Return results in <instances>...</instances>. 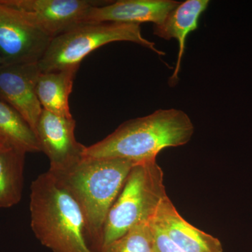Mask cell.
Masks as SVG:
<instances>
[{
	"label": "cell",
	"mask_w": 252,
	"mask_h": 252,
	"mask_svg": "<svg viewBox=\"0 0 252 252\" xmlns=\"http://www.w3.org/2000/svg\"><path fill=\"white\" fill-rule=\"evenodd\" d=\"M194 125L180 109H158L145 117L123 123L103 140L86 147V158H122L136 162L157 160L163 149L185 145Z\"/></svg>",
	"instance_id": "6da1fadb"
},
{
	"label": "cell",
	"mask_w": 252,
	"mask_h": 252,
	"mask_svg": "<svg viewBox=\"0 0 252 252\" xmlns=\"http://www.w3.org/2000/svg\"><path fill=\"white\" fill-rule=\"evenodd\" d=\"M31 225L53 252H94L87 241L84 214L74 197L51 172L32 182Z\"/></svg>",
	"instance_id": "7a4b0ae2"
},
{
	"label": "cell",
	"mask_w": 252,
	"mask_h": 252,
	"mask_svg": "<svg viewBox=\"0 0 252 252\" xmlns=\"http://www.w3.org/2000/svg\"><path fill=\"white\" fill-rule=\"evenodd\" d=\"M137 163L122 158H84L67 171L51 172L79 204L85 218L87 238L98 251L107 215Z\"/></svg>",
	"instance_id": "3957f363"
},
{
	"label": "cell",
	"mask_w": 252,
	"mask_h": 252,
	"mask_svg": "<svg viewBox=\"0 0 252 252\" xmlns=\"http://www.w3.org/2000/svg\"><path fill=\"white\" fill-rule=\"evenodd\" d=\"M167 195L163 171L157 160L134 165L107 215L99 252H103L135 225L153 220Z\"/></svg>",
	"instance_id": "277c9868"
},
{
	"label": "cell",
	"mask_w": 252,
	"mask_h": 252,
	"mask_svg": "<svg viewBox=\"0 0 252 252\" xmlns=\"http://www.w3.org/2000/svg\"><path fill=\"white\" fill-rule=\"evenodd\" d=\"M117 41H130L152 50L159 56L163 51L145 39L140 25L126 23H84L51 39L38 63L41 72L63 69L79 70L83 60L94 50Z\"/></svg>",
	"instance_id": "5b68a950"
},
{
	"label": "cell",
	"mask_w": 252,
	"mask_h": 252,
	"mask_svg": "<svg viewBox=\"0 0 252 252\" xmlns=\"http://www.w3.org/2000/svg\"><path fill=\"white\" fill-rule=\"evenodd\" d=\"M51 41L24 11L0 0V58L3 64L38 63Z\"/></svg>",
	"instance_id": "8992f818"
},
{
	"label": "cell",
	"mask_w": 252,
	"mask_h": 252,
	"mask_svg": "<svg viewBox=\"0 0 252 252\" xmlns=\"http://www.w3.org/2000/svg\"><path fill=\"white\" fill-rule=\"evenodd\" d=\"M76 121L60 117L43 109L36 124L35 134L41 152L49 158V171H67L84 159L86 146L75 137Z\"/></svg>",
	"instance_id": "52a82bcc"
},
{
	"label": "cell",
	"mask_w": 252,
	"mask_h": 252,
	"mask_svg": "<svg viewBox=\"0 0 252 252\" xmlns=\"http://www.w3.org/2000/svg\"><path fill=\"white\" fill-rule=\"evenodd\" d=\"M24 11L51 39L84 24L93 7L108 1L94 0H2Z\"/></svg>",
	"instance_id": "ba28073f"
},
{
	"label": "cell",
	"mask_w": 252,
	"mask_h": 252,
	"mask_svg": "<svg viewBox=\"0 0 252 252\" xmlns=\"http://www.w3.org/2000/svg\"><path fill=\"white\" fill-rule=\"evenodd\" d=\"M38 63L0 65V99L9 104L35 130L43 109L36 94Z\"/></svg>",
	"instance_id": "9c48e42d"
},
{
	"label": "cell",
	"mask_w": 252,
	"mask_h": 252,
	"mask_svg": "<svg viewBox=\"0 0 252 252\" xmlns=\"http://www.w3.org/2000/svg\"><path fill=\"white\" fill-rule=\"evenodd\" d=\"M180 1L175 0H120L93 7L84 23H117L140 25L165 21Z\"/></svg>",
	"instance_id": "30bf717a"
},
{
	"label": "cell",
	"mask_w": 252,
	"mask_h": 252,
	"mask_svg": "<svg viewBox=\"0 0 252 252\" xmlns=\"http://www.w3.org/2000/svg\"><path fill=\"white\" fill-rule=\"evenodd\" d=\"M153 220L185 252H223L220 240L185 220L168 195L159 205Z\"/></svg>",
	"instance_id": "8fae6325"
},
{
	"label": "cell",
	"mask_w": 252,
	"mask_h": 252,
	"mask_svg": "<svg viewBox=\"0 0 252 252\" xmlns=\"http://www.w3.org/2000/svg\"><path fill=\"white\" fill-rule=\"evenodd\" d=\"M209 4V0H187L181 2L168 14L163 22L154 26L155 35L165 40L175 39L178 42L177 63L173 74L169 79L170 86H175L178 82L187 36L198 28L200 16Z\"/></svg>",
	"instance_id": "7c38bea8"
},
{
	"label": "cell",
	"mask_w": 252,
	"mask_h": 252,
	"mask_svg": "<svg viewBox=\"0 0 252 252\" xmlns=\"http://www.w3.org/2000/svg\"><path fill=\"white\" fill-rule=\"evenodd\" d=\"M77 69H68L41 72L36 85V94L44 110L66 118H73L69 97Z\"/></svg>",
	"instance_id": "4fadbf2b"
},
{
	"label": "cell",
	"mask_w": 252,
	"mask_h": 252,
	"mask_svg": "<svg viewBox=\"0 0 252 252\" xmlns=\"http://www.w3.org/2000/svg\"><path fill=\"white\" fill-rule=\"evenodd\" d=\"M26 154L9 145L0 148V208L14 206L22 198Z\"/></svg>",
	"instance_id": "5bb4252c"
},
{
	"label": "cell",
	"mask_w": 252,
	"mask_h": 252,
	"mask_svg": "<svg viewBox=\"0 0 252 252\" xmlns=\"http://www.w3.org/2000/svg\"><path fill=\"white\" fill-rule=\"evenodd\" d=\"M0 140L27 153L41 152L32 127L9 104L0 99Z\"/></svg>",
	"instance_id": "9a60e30c"
},
{
	"label": "cell",
	"mask_w": 252,
	"mask_h": 252,
	"mask_svg": "<svg viewBox=\"0 0 252 252\" xmlns=\"http://www.w3.org/2000/svg\"><path fill=\"white\" fill-rule=\"evenodd\" d=\"M151 220L132 227L103 252H154Z\"/></svg>",
	"instance_id": "2e32d148"
},
{
	"label": "cell",
	"mask_w": 252,
	"mask_h": 252,
	"mask_svg": "<svg viewBox=\"0 0 252 252\" xmlns=\"http://www.w3.org/2000/svg\"><path fill=\"white\" fill-rule=\"evenodd\" d=\"M151 224L153 232L154 252H185L170 240L153 220H151Z\"/></svg>",
	"instance_id": "e0dca14e"
},
{
	"label": "cell",
	"mask_w": 252,
	"mask_h": 252,
	"mask_svg": "<svg viewBox=\"0 0 252 252\" xmlns=\"http://www.w3.org/2000/svg\"><path fill=\"white\" fill-rule=\"evenodd\" d=\"M5 145H7V144H5L4 142H3V141H1V140H0V148H1V147H4V146H5Z\"/></svg>",
	"instance_id": "ac0fdd59"
},
{
	"label": "cell",
	"mask_w": 252,
	"mask_h": 252,
	"mask_svg": "<svg viewBox=\"0 0 252 252\" xmlns=\"http://www.w3.org/2000/svg\"><path fill=\"white\" fill-rule=\"evenodd\" d=\"M1 64H3V62L1 61V58H0V65H1Z\"/></svg>",
	"instance_id": "d6986e66"
}]
</instances>
